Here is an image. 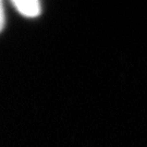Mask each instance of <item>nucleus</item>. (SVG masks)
I'll use <instances>...</instances> for the list:
<instances>
[{
    "label": "nucleus",
    "instance_id": "nucleus-1",
    "mask_svg": "<svg viewBox=\"0 0 147 147\" xmlns=\"http://www.w3.org/2000/svg\"><path fill=\"white\" fill-rule=\"evenodd\" d=\"M16 11L26 18H36L42 13V5L38 0H12Z\"/></svg>",
    "mask_w": 147,
    "mask_h": 147
},
{
    "label": "nucleus",
    "instance_id": "nucleus-2",
    "mask_svg": "<svg viewBox=\"0 0 147 147\" xmlns=\"http://www.w3.org/2000/svg\"><path fill=\"white\" fill-rule=\"evenodd\" d=\"M5 23V9H3V3L0 0V32L3 30Z\"/></svg>",
    "mask_w": 147,
    "mask_h": 147
}]
</instances>
